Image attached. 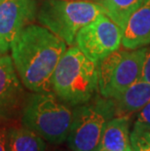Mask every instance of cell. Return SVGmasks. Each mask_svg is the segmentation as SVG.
<instances>
[{
  "label": "cell",
  "mask_w": 150,
  "mask_h": 151,
  "mask_svg": "<svg viewBox=\"0 0 150 151\" xmlns=\"http://www.w3.org/2000/svg\"><path fill=\"white\" fill-rule=\"evenodd\" d=\"M67 44L41 24H30L11 45L10 56L25 89L52 92V76Z\"/></svg>",
  "instance_id": "6da1fadb"
},
{
  "label": "cell",
  "mask_w": 150,
  "mask_h": 151,
  "mask_svg": "<svg viewBox=\"0 0 150 151\" xmlns=\"http://www.w3.org/2000/svg\"><path fill=\"white\" fill-rule=\"evenodd\" d=\"M52 92L71 107L90 101L98 94V65L69 46L54 71Z\"/></svg>",
  "instance_id": "7a4b0ae2"
},
{
  "label": "cell",
  "mask_w": 150,
  "mask_h": 151,
  "mask_svg": "<svg viewBox=\"0 0 150 151\" xmlns=\"http://www.w3.org/2000/svg\"><path fill=\"white\" fill-rule=\"evenodd\" d=\"M73 108L53 92L28 94L21 115V125L33 131L53 145H60L68 137Z\"/></svg>",
  "instance_id": "3957f363"
},
{
  "label": "cell",
  "mask_w": 150,
  "mask_h": 151,
  "mask_svg": "<svg viewBox=\"0 0 150 151\" xmlns=\"http://www.w3.org/2000/svg\"><path fill=\"white\" fill-rule=\"evenodd\" d=\"M103 12L100 3L82 0H42L38 5L36 20L39 24L72 46L76 35Z\"/></svg>",
  "instance_id": "277c9868"
},
{
  "label": "cell",
  "mask_w": 150,
  "mask_h": 151,
  "mask_svg": "<svg viewBox=\"0 0 150 151\" xmlns=\"http://www.w3.org/2000/svg\"><path fill=\"white\" fill-rule=\"evenodd\" d=\"M115 116V102L98 94L90 101L73 107L66 139L70 151H95L105 125Z\"/></svg>",
  "instance_id": "5b68a950"
},
{
  "label": "cell",
  "mask_w": 150,
  "mask_h": 151,
  "mask_svg": "<svg viewBox=\"0 0 150 151\" xmlns=\"http://www.w3.org/2000/svg\"><path fill=\"white\" fill-rule=\"evenodd\" d=\"M148 47L136 50H117L98 63V94L117 99L141 79Z\"/></svg>",
  "instance_id": "8992f818"
},
{
  "label": "cell",
  "mask_w": 150,
  "mask_h": 151,
  "mask_svg": "<svg viewBox=\"0 0 150 151\" xmlns=\"http://www.w3.org/2000/svg\"><path fill=\"white\" fill-rule=\"evenodd\" d=\"M122 37L123 30L101 13L78 31L74 45L98 65L110 54L120 49Z\"/></svg>",
  "instance_id": "52a82bcc"
},
{
  "label": "cell",
  "mask_w": 150,
  "mask_h": 151,
  "mask_svg": "<svg viewBox=\"0 0 150 151\" xmlns=\"http://www.w3.org/2000/svg\"><path fill=\"white\" fill-rule=\"evenodd\" d=\"M25 87L19 77L11 56H0V125L8 126L20 120L27 101Z\"/></svg>",
  "instance_id": "ba28073f"
},
{
  "label": "cell",
  "mask_w": 150,
  "mask_h": 151,
  "mask_svg": "<svg viewBox=\"0 0 150 151\" xmlns=\"http://www.w3.org/2000/svg\"><path fill=\"white\" fill-rule=\"evenodd\" d=\"M36 0H2L0 2V55L7 54L16 37L36 20Z\"/></svg>",
  "instance_id": "9c48e42d"
},
{
  "label": "cell",
  "mask_w": 150,
  "mask_h": 151,
  "mask_svg": "<svg viewBox=\"0 0 150 151\" xmlns=\"http://www.w3.org/2000/svg\"><path fill=\"white\" fill-rule=\"evenodd\" d=\"M150 44V0H145L133 14L123 30L122 46L136 50Z\"/></svg>",
  "instance_id": "30bf717a"
},
{
  "label": "cell",
  "mask_w": 150,
  "mask_h": 151,
  "mask_svg": "<svg viewBox=\"0 0 150 151\" xmlns=\"http://www.w3.org/2000/svg\"><path fill=\"white\" fill-rule=\"evenodd\" d=\"M130 134V116H114L105 125L97 150L128 151Z\"/></svg>",
  "instance_id": "8fae6325"
},
{
  "label": "cell",
  "mask_w": 150,
  "mask_h": 151,
  "mask_svg": "<svg viewBox=\"0 0 150 151\" xmlns=\"http://www.w3.org/2000/svg\"><path fill=\"white\" fill-rule=\"evenodd\" d=\"M115 116H131L150 102V83L136 82L122 95L114 99Z\"/></svg>",
  "instance_id": "7c38bea8"
},
{
  "label": "cell",
  "mask_w": 150,
  "mask_h": 151,
  "mask_svg": "<svg viewBox=\"0 0 150 151\" xmlns=\"http://www.w3.org/2000/svg\"><path fill=\"white\" fill-rule=\"evenodd\" d=\"M46 140L24 126L9 127L6 151H46Z\"/></svg>",
  "instance_id": "4fadbf2b"
},
{
  "label": "cell",
  "mask_w": 150,
  "mask_h": 151,
  "mask_svg": "<svg viewBox=\"0 0 150 151\" xmlns=\"http://www.w3.org/2000/svg\"><path fill=\"white\" fill-rule=\"evenodd\" d=\"M144 1L145 0H101L100 4L104 14L124 30L130 17Z\"/></svg>",
  "instance_id": "5bb4252c"
},
{
  "label": "cell",
  "mask_w": 150,
  "mask_h": 151,
  "mask_svg": "<svg viewBox=\"0 0 150 151\" xmlns=\"http://www.w3.org/2000/svg\"><path fill=\"white\" fill-rule=\"evenodd\" d=\"M130 139L133 151H150V130L133 125Z\"/></svg>",
  "instance_id": "9a60e30c"
},
{
  "label": "cell",
  "mask_w": 150,
  "mask_h": 151,
  "mask_svg": "<svg viewBox=\"0 0 150 151\" xmlns=\"http://www.w3.org/2000/svg\"><path fill=\"white\" fill-rule=\"evenodd\" d=\"M135 125L150 130V102L139 111Z\"/></svg>",
  "instance_id": "2e32d148"
},
{
  "label": "cell",
  "mask_w": 150,
  "mask_h": 151,
  "mask_svg": "<svg viewBox=\"0 0 150 151\" xmlns=\"http://www.w3.org/2000/svg\"><path fill=\"white\" fill-rule=\"evenodd\" d=\"M140 80L150 83V49L148 50L147 55H146L144 65H143V69H142L141 79Z\"/></svg>",
  "instance_id": "e0dca14e"
},
{
  "label": "cell",
  "mask_w": 150,
  "mask_h": 151,
  "mask_svg": "<svg viewBox=\"0 0 150 151\" xmlns=\"http://www.w3.org/2000/svg\"><path fill=\"white\" fill-rule=\"evenodd\" d=\"M7 136H8V127L0 125V151H6Z\"/></svg>",
  "instance_id": "ac0fdd59"
},
{
  "label": "cell",
  "mask_w": 150,
  "mask_h": 151,
  "mask_svg": "<svg viewBox=\"0 0 150 151\" xmlns=\"http://www.w3.org/2000/svg\"><path fill=\"white\" fill-rule=\"evenodd\" d=\"M46 151H70V150H65V149H51V150H46Z\"/></svg>",
  "instance_id": "d6986e66"
},
{
  "label": "cell",
  "mask_w": 150,
  "mask_h": 151,
  "mask_svg": "<svg viewBox=\"0 0 150 151\" xmlns=\"http://www.w3.org/2000/svg\"><path fill=\"white\" fill-rule=\"evenodd\" d=\"M82 1H91V2H97V3H100L101 0H82Z\"/></svg>",
  "instance_id": "ffe728a7"
},
{
  "label": "cell",
  "mask_w": 150,
  "mask_h": 151,
  "mask_svg": "<svg viewBox=\"0 0 150 151\" xmlns=\"http://www.w3.org/2000/svg\"><path fill=\"white\" fill-rule=\"evenodd\" d=\"M128 151H133V148H132V146H131V147H130V148H129V149H128Z\"/></svg>",
  "instance_id": "44dd1931"
},
{
  "label": "cell",
  "mask_w": 150,
  "mask_h": 151,
  "mask_svg": "<svg viewBox=\"0 0 150 151\" xmlns=\"http://www.w3.org/2000/svg\"><path fill=\"white\" fill-rule=\"evenodd\" d=\"M1 1H2V0H0V2H1Z\"/></svg>",
  "instance_id": "7402d4cb"
},
{
  "label": "cell",
  "mask_w": 150,
  "mask_h": 151,
  "mask_svg": "<svg viewBox=\"0 0 150 151\" xmlns=\"http://www.w3.org/2000/svg\"><path fill=\"white\" fill-rule=\"evenodd\" d=\"M95 151H98V150H95Z\"/></svg>",
  "instance_id": "603a6c76"
},
{
  "label": "cell",
  "mask_w": 150,
  "mask_h": 151,
  "mask_svg": "<svg viewBox=\"0 0 150 151\" xmlns=\"http://www.w3.org/2000/svg\"><path fill=\"white\" fill-rule=\"evenodd\" d=\"M0 56H1V55H0Z\"/></svg>",
  "instance_id": "cb8c5ba5"
}]
</instances>
